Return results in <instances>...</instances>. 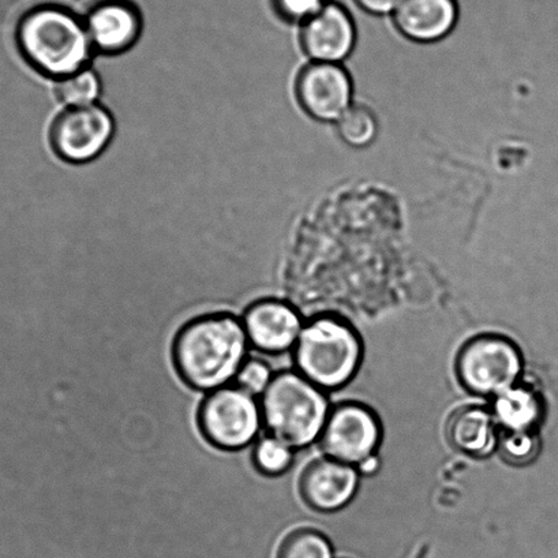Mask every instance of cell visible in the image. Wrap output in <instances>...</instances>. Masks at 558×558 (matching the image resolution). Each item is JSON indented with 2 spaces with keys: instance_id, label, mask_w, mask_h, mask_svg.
I'll return each mask as SVG.
<instances>
[{
  "instance_id": "1",
  "label": "cell",
  "mask_w": 558,
  "mask_h": 558,
  "mask_svg": "<svg viewBox=\"0 0 558 558\" xmlns=\"http://www.w3.org/2000/svg\"><path fill=\"white\" fill-rule=\"evenodd\" d=\"M248 347L245 327L235 314H199L173 336L172 366L184 386L209 393L235 380L247 360Z\"/></svg>"
},
{
  "instance_id": "2",
  "label": "cell",
  "mask_w": 558,
  "mask_h": 558,
  "mask_svg": "<svg viewBox=\"0 0 558 558\" xmlns=\"http://www.w3.org/2000/svg\"><path fill=\"white\" fill-rule=\"evenodd\" d=\"M15 45L35 72L56 81L88 68L95 53L85 21L58 4L28 10L15 28Z\"/></svg>"
},
{
  "instance_id": "3",
  "label": "cell",
  "mask_w": 558,
  "mask_h": 558,
  "mask_svg": "<svg viewBox=\"0 0 558 558\" xmlns=\"http://www.w3.org/2000/svg\"><path fill=\"white\" fill-rule=\"evenodd\" d=\"M362 357L360 333L336 314L308 319L294 347L296 372L323 391L347 386L360 371Z\"/></svg>"
},
{
  "instance_id": "4",
  "label": "cell",
  "mask_w": 558,
  "mask_h": 558,
  "mask_svg": "<svg viewBox=\"0 0 558 558\" xmlns=\"http://www.w3.org/2000/svg\"><path fill=\"white\" fill-rule=\"evenodd\" d=\"M259 408L268 435L294 451L318 440L330 411L323 389L292 371L276 373Z\"/></svg>"
},
{
  "instance_id": "5",
  "label": "cell",
  "mask_w": 558,
  "mask_h": 558,
  "mask_svg": "<svg viewBox=\"0 0 558 558\" xmlns=\"http://www.w3.org/2000/svg\"><path fill=\"white\" fill-rule=\"evenodd\" d=\"M523 373V355L514 341L498 333H482L460 347L454 375L465 392L481 398L517 386Z\"/></svg>"
},
{
  "instance_id": "6",
  "label": "cell",
  "mask_w": 558,
  "mask_h": 558,
  "mask_svg": "<svg viewBox=\"0 0 558 558\" xmlns=\"http://www.w3.org/2000/svg\"><path fill=\"white\" fill-rule=\"evenodd\" d=\"M199 435L221 452H240L257 441L262 408L256 398L236 386L209 392L197 409Z\"/></svg>"
},
{
  "instance_id": "7",
  "label": "cell",
  "mask_w": 558,
  "mask_h": 558,
  "mask_svg": "<svg viewBox=\"0 0 558 558\" xmlns=\"http://www.w3.org/2000/svg\"><path fill=\"white\" fill-rule=\"evenodd\" d=\"M381 438L375 411L363 403L343 402L330 409L318 440L325 457L360 469L376 458Z\"/></svg>"
},
{
  "instance_id": "8",
  "label": "cell",
  "mask_w": 558,
  "mask_h": 558,
  "mask_svg": "<svg viewBox=\"0 0 558 558\" xmlns=\"http://www.w3.org/2000/svg\"><path fill=\"white\" fill-rule=\"evenodd\" d=\"M116 134L112 113L97 102L64 108L51 124L50 143L59 159L70 165L94 161Z\"/></svg>"
},
{
  "instance_id": "9",
  "label": "cell",
  "mask_w": 558,
  "mask_h": 558,
  "mask_svg": "<svg viewBox=\"0 0 558 558\" xmlns=\"http://www.w3.org/2000/svg\"><path fill=\"white\" fill-rule=\"evenodd\" d=\"M295 99L313 121L336 123L354 105V80L344 64L308 62L295 78Z\"/></svg>"
},
{
  "instance_id": "10",
  "label": "cell",
  "mask_w": 558,
  "mask_h": 558,
  "mask_svg": "<svg viewBox=\"0 0 558 558\" xmlns=\"http://www.w3.org/2000/svg\"><path fill=\"white\" fill-rule=\"evenodd\" d=\"M248 343L265 355H281L294 350L302 332L301 313L291 303L278 298H262L242 314Z\"/></svg>"
},
{
  "instance_id": "11",
  "label": "cell",
  "mask_w": 558,
  "mask_h": 558,
  "mask_svg": "<svg viewBox=\"0 0 558 558\" xmlns=\"http://www.w3.org/2000/svg\"><path fill=\"white\" fill-rule=\"evenodd\" d=\"M356 41L354 17L333 0L301 25L300 45L311 62L343 64L354 52Z\"/></svg>"
},
{
  "instance_id": "12",
  "label": "cell",
  "mask_w": 558,
  "mask_h": 558,
  "mask_svg": "<svg viewBox=\"0 0 558 558\" xmlns=\"http://www.w3.org/2000/svg\"><path fill=\"white\" fill-rule=\"evenodd\" d=\"M356 470L329 458L313 460L303 469L298 482L302 501L313 511H339L355 496L360 485Z\"/></svg>"
},
{
  "instance_id": "13",
  "label": "cell",
  "mask_w": 558,
  "mask_h": 558,
  "mask_svg": "<svg viewBox=\"0 0 558 558\" xmlns=\"http://www.w3.org/2000/svg\"><path fill=\"white\" fill-rule=\"evenodd\" d=\"M88 31L95 53L119 56L138 41L143 32V17L137 7L129 0H101L86 14Z\"/></svg>"
},
{
  "instance_id": "14",
  "label": "cell",
  "mask_w": 558,
  "mask_h": 558,
  "mask_svg": "<svg viewBox=\"0 0 558 558\" xmlns=\"http://www.w3.org/2000/svg\"><path fill=\"white\" fill-rule=\"evenodd\" d=\"M458 0H400L392 14L395 28L416 45H436L457 28Z\"/></svg>"
},
{
  "instance_id": "15",
  "label": "cell",
  "mask_w": 558,
  "mask_h": 558,
  "mask_svg": "<svg viewBox=\"0 0 558 558\" xmlns=\"http://www.w3.org/2000/svg\"><path fill=\"white\" fill-rule=\"evenodd\" d=\"M447 440L454 451L475 459L489 457L498 446V432L492 411L481 405L454 410L447 421Z\"/></svg>"
},
{
  "instance_id": "16",
  "label": "cell",
  "mask_w": 558,
  "mask_h": 558,
  "mask_svg": "<svg viewBox=\"0 0 558 558\" xmlns=\"http://www.w3.org/2000/svg\"><path fill=\"white\" fill-rule=\"evenodd\" d=\"M492 400L493 418L504 432H535L544 415V402L539 393L527 386L517 384Z\"/></svg>"
},
{
  "instance_id": "17",
  "label": "cell",
  "mask_w": 558,
  "mask_h": 558,
  "mask_svg": "<svg viewBox=\"0 0 558 558\" xmlns=\"http://www.w3.org/2000/svg\"><path fill=\"white\" fill-rule=\"evenodd\" d=\"M341 143L354 149H365L375 144L380 124L375 111L363 105H352L335 123Z\"/></svg>"
},
{
  "instance_id": "18",
  "label": "cell",
  "mask_w": 558,
  "mask_h": 558,
  "mask_svg": "<svg viewBox=\"0 0 558 558\" xmlns=\"http://www.w3.org/2000/svg\"><path fill=\"white\" fill-rule=\"evenodd\" d=\"M101 80L92 68H85L69 77L57 81L58 100L66 108L97 105L101 95Z\"/></svg>"
},
{
  "instance_id": "19",
  "label": "cell",
  "mask_w": 558,
  "mask_h": 558,
  "mask_svg": "<svg viewBox=\"0 0 558 558\" xmlns=\"http://www.w3.org/2000/svg\"><path fill=\"white\" fill-rule=\"evenodd\" d=\"M294 449L270 435L258 437L253 444L252 464L258 474L276 478L291 469Z\"/></svg>"
},
{
  "instance_id": "20",
  "label": "cell",
  "mask_w": 558,
  "mask_h": 558,
  "mask_svg": "<svg viewBox=\"0 0 558 558\" xmlns=\"http://www.w3.org/2000/svg\"><path fill=\"white\" fill-rule=\"evenodd\" d=\"M276 558H332V546L319 531L301 527L284 536Z\"/></svg>"
},
{
  "instance_id": "21",
  "label": "cell",
  "mask_w": 558,
  "mask_h": 558,
  "mask_svg": "<svg viewBox=\"0 0 558 558\" xmlns=\"http://www.w3.org/2000/svg\"><path fill=\"white\" fill-rule=\"evenodd\" d=\"M272 368L259 357H247L235 377V386L252 397H263L274 378Z\"/></svg>"
},
{
  "instance_id": "22",
  "label": "cell",
  "mask_w": 558,
  "mask_h": 558,
  "mask_svg": "<svg viewBox=\"0 0 558 558\" xmlns=\"http://www.w3.org/2000/svg\"><path fill=\"white\" fill-rule=\"evenodd\" d=\"M498 444H500L504 457L512 463L529 462L538 452V438L535 437L534 432H504Z\"/></svg>"
},
{
  "instance_id": "23",
  "label": "cell",
  "mask_w": 558,
  "mask_h": 558,
  "mask_svg": "<svg viewBox=\"0 0 558 558\" xmlns=\"http://www.w3.org/2000/svg\"><path fill=\"white\" fill-rule=\"evenodd\" d=\"M329 0H272L276 14L290 24H305L322 10Z\"/></svg>"
},
{
  "instance_id": "24",
  "label": "cell",
  "mask_w": 558,
  "mask_h": 558,
  "mask_svg": "<svg viewBox=\"0 0 558 558\" xmlns=\"http://www.w3.org/2000/svg\"><path fill=\"white\" fill-rule=\"evenodd\" d=\"M354 2L363 12L381 17V15L393 14L400 0H354Z\"/></svg>"
}]
</instances>
